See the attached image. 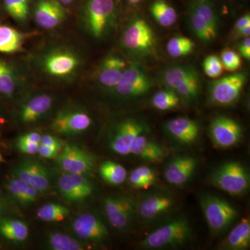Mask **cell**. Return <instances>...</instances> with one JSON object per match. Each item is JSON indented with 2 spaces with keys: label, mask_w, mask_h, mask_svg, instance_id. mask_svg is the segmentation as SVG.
I'll return each instance as SVG.
<instances>
[{
  "label": "cell",
  "mask_w": 250,
  "mask_h": 250,
  "mask_svg": "<svg viewBox=\"0 0 250 250\" xmlns=\"http://www.w3.org/2000/svg\"><path fill=\"white\" fill-rule=\"evenodd\" d=\"M62 4H69L72 2L73 0H59Z\"/></svg>",
  "instance_id": "c3c4849f"
},
{
  "label": "cell",
  "mask_w": 250,
  "mask_h": 250,
  "mask_svg": "<svg viewBox=\"0 0 250 250\" xmlns=\"http://www.w3.org/2000/svg\"><path fill=\"white\" fill-rule=\"evenodd\" d=\"M22 34L14 28L0 25V52L14 53L22 47Z\"/></svg>",
  "instance_id": "1f68e13d"
},
{
  "label": "cell",
  "mask_w": 250,
  "mask_h": 250,
  "mask_svg": "<svg viewBox=\"0 0 250 250\" xmlns=\"http://www.w3.org/2000/svg\"><path fill=\"white\" fill-rule=\"evenodd\" d=\"M122 42L126 50L136 55H152L156 52L155 34L143 18H136L126 26Z\"/></svg>",
  "instance_id": "8992f818"
},
{
  "label": "cell",
  "mask_w": 250,
  "mask_h": 250,
  "mask_svg": "<svg viewBox=\"0 0 250 250\" xmlns=\"http://www.w3.org/2000/svg\"><path fill=\"white\" fill-rule=\"evenodd\" d=\"M71 228L79 239L87 243H103L109 236L103 220L92 212H84L79 215L72 221Z\"/></svg>",
  "instance_id": "2e32d148"
},
{
  "label": "cell",
  "mask_w": 250,
  "mask_h": 250,
  "mask_svg": "<svg viewBox=\"0 0 250 250\" xmlns=\"http://www.w3.org/2000/svg\"><path fill=\"white\" fill-rule=\"evenodd\" d=\"M238 50L241 57L250 61V37H246L242 39L238 46Z\"/></svg>",
  "instance_id": "ee69618b"
},
{
  "label": "cell",
  "mask_w": 250,
  "mask_h": 250,
  "mask_svg": "<svg viewBox=\"0 0 250 250\" xmlns=\"http://www.w3.org/2000/svg\"><path fill=\"white\" fill-rule=\"evenodd\" d=\"M149 131L142 120L126 118L117 123L108 137V147L114 154L121 156L130 154V149L139 135Z\"/></svg>",
  "instance_id": "ba28073f"
},
{
  "label": "cell",
  "mask_w": 250,
  "mask_h": 250,
  "mask_svg": "<svg viewBox=\"0 0 250 250\" xmlns=\"http://www.w3.org/2000/svg\"><path fill=\"white\" fill-rule=\"evenodd\" d=\"M198 165V159L194 156H176L166 166L164 172V178L171 185L182 187L192 178Z\"/></svg>",
  "instance_id": "ac0fdd59"
},
{
  "label": "cell",
  "mask_w": 250,
  "mask_h": 250,
  "mask_svg": "<svg viewBox=\"0 0 250 250\" xmlns=\"http://www.w3.org/2000/svg\"><path fill=\"white\" fill-rule=\"evenodd\" d=\"M141 1H143V0H127L128 2L130 4H137L141 2Z\"/></svg>",
  "instance_id": "7dc6e473"
},
{
  "label": "cell",
  "mask_w": 250,
  "mask_h": 250,
  "mask_svg": "<svg viewBox=\"0 0 250 250\" xmlns=\"http://www.w3.org/2000/svg\"><path fill=\"white\" fill-rule=\"evenodd\" d=\"M2 205H3L2 197H1V190H0V211H1V208H2Z\"/></svg>",
  "instance_id": "f907efd6"
},
{
  "label": "cell",
  "mask_w": 250,
  "mask_h": 250,
  "mask_svg": "<svg viewBox=\"0 0 250 250\" xmlns=\"http://www.w3.org/2000/svg\"><path fill=\"white\" fill-rule=\"evenodd\" d=\"M16 78L7 62L0 59V95L12 97L16 90Z\"/></svg>",
  "instance_id": "8d00e7d4"
},
{
  "label": "cell",
  "mask_w": 250,
  "mask_h": 250,
  "mask_svg": "<svg viewBox=\"0 0 250 250\" xmlns=\"http://www.w3.org/2000/svg\"><path fill=\"white\" fill-rule=\"evenodd\" d=\"M177 205V200L168 192H153L137 200L136 210L141 220L152 223L173 211Z\"/></svg>",
  "instance_id": "7c38bea8"
},
{
  "label": "cell",
  "mask_w": 250,
  "mask_h": 250,
  "mask_svg": "<svg viewBox=\"0 0 250 250\" xmlns=\"http://www.w3.org/2000/svg\"><path fill=\"white\" fill-rule=\"evenodd\" d=\"M93 125V119L87 112L79 108L62 110L54 117L51 128L62 136H79L86 132Z\"/></svg>",
  "instance_id": "4fadbf2b"
},
{
  "label": "cell",
  "mask_w": 250,
  "mask_h": 250,
  "mask_svg": "<svg viewBox=\"0 0 250 250\" xmlns=\"http://www.w3.org/2000/svg\"><path fill=\"white\" fill-rule=\"evenodd\" d=\"M203 68L206 75L211 79H218L224 71L221 61L216 55H209L206 57L203 62Z\"/></svg>",
  "instance_id": "ab89813d"
},
{
  "label": "cell",
  "mask_w": 250,
  "mask_h": 250,
  "mask_svg": "<svg viewBox=\"0 0 250 250\" xmlns=\"http://www.w3.org/2000/svg\"><path fill=\"white\" fill-rule=\"evenodd\" d=\"M220 59L224 69L228 70V72H236L241 67V55L233 49L229 48L223 49Z\"/></svg>",
  "instance_id": "f35d334b"
},
{
  "label": "cell",
  "mask_w": 250,
  "mask_h": 250,
  "mask_svg": "<svg viewBox=\"0 0 250 250\" xmlns=\"http://www.w3.org/2000/svg\"><path fill=\"white\" fill-rule=\"evenodd\" d=\"M146 134L143 133L136 138L131 145L130 154L148 162H159L165 157V148L159 143L149 139Z\"/></svg>",
  "instance_id": "cb8c5ba5"
},
{
  "label": "cell",
  "mask_w": 250,
  "mask_h": 250,
  "mask_svg": "<svg viewBox=\"0 0 250 250\" xmlns=\"http://www.w3.org/2000/svg\"><path fill=\"white\" fill-rule=\"evenodd\" d=\"M116 18L114 0H87L85 19L90 34L95 38L104 35Z\"/></svg>",
  "instance_id": "30bf717a"
},
{
  "label": "cell",
  "mask_w": 250,
  "mask_h": 250,
  "mask_svg": "<svg viewBox=\"0 0 250 250\" xmlns=\"http://www.w3.org/2000/svg\"><path fill=\"white\" fill-rule=\"evenodd\" d=\"M40 144L43 145V146L59 147L61 149L62 147V144L61 140L50 134L42 135V139H41Z\"/></svg>",
  "instance_id": "f6af8a7d"
},
{
  "label": "cell",
  "mask_w": 250,
  "mask_h": 250,
  "mask_svg": "<svg viewBox=\"0 0 250 250\" xmlns=\"http://www.w3.org/2000/svg\"><path fill=\"white\" fill-rule=\"evenodd\" d=\"M41 139H42V135L40 133L32 131V132H28L21 135L18 138L17 141H26V142L39 143V144H40Z\"/></svg>",
  "instance_id": "bcb514c9"
},
{
  "label": "cell",
  "mask_w": 250,
  "mask_h": 250,
  "mask_svg": "<svg viewBox=\"0 0 250 250\" xmlns=\"http://www.w3.org/2000/svg\"><path fill=\"white\" fill-rule=\"evenodd\" d=\"M208 133L215 146L226 149L236 146L241 142L243 129L241 125L233 118L218 116L210 122Z\"/></svg>",
  "instance_id": "9a60e30c"
},
{
  "label": "cell",
  "mask_w": 250,
  "mask_h": 250,
  "mask_svg": "<svg viewBox=\"0 0 250 250\" xmlns=\"http://www.w3.org/2000/svg\"><path fill=\"white\" fill-rule=\"evenodd\" d=\"M70 213V210L65 206L51 202L41 206L36 214L41 221L59 223L63 221Z\"/></svg>",
  "instance_id": "836d02e7"
},
{
  "label": "cell",
  "mask_w": 250,
  "mask_h": 250,
  "mask_svg": "<svg viewBox=\"0 0 250 250\" xmlns=\"http://www.w3.org/2000/svg\"><path fill=\"white\" fill-rule=\"evenodd\" d=\"M207 182L229 195L240 196L249 190V170L238 161H228L218 166L208 175Z\"/></svg>",
  "instance_id": "3957f363"
},
{
  "label": "cell",
  "mask_w": 250,
  "mask_h": 250,
  "mask_svg": "<svg viewBox=\"0 0 250 250\" xmlns=\"http://www.w3.org/2000/svg\"><path fill=\"white\" fill-rule=\"evenodd\" d=\"M6 188L13 200L22 207L34 205L40 197V192L13 175L8 179Z\"/></svg>",
  "instance_id": "d4e9b609"
},
{
  "label": "cell",
  "mask_w": 250,
  "mask_h": 250,
  "mask_svg": "<svg viewBox=\"0 0 250 250\" xmlns=\"http://www.w3.org/2000/svg\"><path fill=\"white\" fill-rule=\"evenodd\" d=\"M180 102V98L177 93L166 87L154 94L152 99L153 107L159 111L173 109L179 106Z\"/></svg>",
  "instance_id": "d590c367"
},
{
  "label": "cell",
  "mask_w": 250,
  "mask_h": 250,
  "mask_svg": "<svg viewBox=\"0 0 250 250\" xmlns=\"http://www.w3.org/2000/svg\"><path fill=\"white\" fill-rule=\"evenodd\" d=\"M79 60L75 54L67 51H55L46 56L43 61L44 68L53 77H64L76 70Z\"/></svg>",
  "instance_id": "44dd1931"
},
{
  "label": "cell",
  "mask_w": 250,
  "mask_h": 250,
  "mask_svg": "<svg viewBox=\"0 0 250 250\" xmlns=\"http://www.w3.org/2000/svg\"><path fill=\"white\" fill-rule=\"evenodd\" d=\"M187 16L189 27L199 40L208 42L217 37L219 17L213 0H189Z\"/></svg>",
  "instance_id": "7a4b0ae2"
},
{
  "label": "cell",
  "mask_w": 250,
  "mask_h": 250,
  "mask_svg": "<svg viewBox=\"0 0 250 250\" xmlns=\"http://www.w3.org/2000/svg\"><path fill=\"white\" fill-rule=\"evenodd\" d=\"M126 62L116 54H110L99 67L98 80L103 86L113 90L119 82L125 69Z\"/></svg>",
  "instance_id": "603a6c76"
},
{
  "label": "cell",
  "mask_w": 250,
  "mask_h": 250,
  "mask_svg": "<svg viewBox=\"0 0 250 250\" xmlns=\"http://www.w3.org/2000/svg\"><path fill=\"white\" fill-rule=\"evenodd\" d=\"M40 144L39 143L26 142V141H17L16 147L20 152L27 155L33 156L39 152Z\"/></svg>",
  "instance_id": "60d3db41"
},
{
  "label": "cell",
  "mask_w": 250,
  "mask_h": 250,
  "mask_svg": "<svg viewBox=\"0 0 250 250\" xmlns=\"http://www.w3.org/2000/svg\"><path fill=\"white\" fill-rule=\"evenodd\" d=\"M4 4L6 11L16 21L23 22L27 19L29 0H4Z\"/></svg>",
  "instance_id": "74e56055"
},
{
  "label": "cell",
  "mask_w": 250,
  "mask_h": 250,
  "mask_svg": "<svg viewBox=\"0 0 250 250\" xmlns=\"http://www.w3.org/2000/svg\"><path fill=\"white\" fill-rule=\"evenodd\" d=\"M166 133L174 141L182 145H192L200 136V126L196 121L179 117L166 122Z\"/></svg>",
  "instance_id": "ffe728a7"
},
{
  "label": "cell",
  "mask_w": 250,
  "mask_h": 250,
  "mask_svg": "<svg viewBox=\"0 0 250 250\" xmlns=\"http://www.w3.org/2000/svg\"><path fill=\"white\" fill-rule=\"evenodd\" d=\"M56 159L59 168L67 173L88 176L95 167L93 154L75 144L64 145Z\"/></svg>",
  "instance_id": "8fae6325"
},
{
  "label": "cell",
  "mask_w": 250,
  "mask_h": 250,
  "mask_svg": "<svg viewBox=\"0 0 250 250\" xmlns=\"http://www.w3.org/2000/svg\"><path fill=\"white\" fill-rule=\"evenodd\" d=\"M152 80L146 69L139 64L126 66L113 90L122 100H132L148 93L152 88Z\"/></svg>",
  "instance_id": "52a82bcc"
},
{
  "label": "cell",
  "mask_w": 250,
  "mask_h": 250,
  "mask_svg": "<svg viewBox=\"0 0 250 250\" xmlns=\"http://www.w3.org/2000/svg\"><path fill=\"white\" fill-rule=\"evenodd\" d=\"M193 41L186 36H177L171 38L167 42L166 49L171 57L174 59L187 57L193 52L195 48Z\"/></svg>",
  "instance_id": "e575fe53"
},
{
  "label": "cell",
  "mask_w": 250,
  "mask_h": 250,
  "mask_svg": "<svg viewBox=\"0 0 250 250\" xmlns=\"http://www.w3.org/2000/svg\"><path fill=\"white\" fill-rule=\"evenodd\" d=\"M0 234L8 241L23 243L29 238V229L27 224L20 219H0Z\"/></svg>",
  "instance_id": "4316f807"
},
{
  "label": "cell",
  "mask_w": 250,
  "mask_h": 250,
  "mask_svg": "<svg viewBox=\"0 0 250 250\" xmlns=\"http://www.w3.org/2000/svg\"><path fill=\"white\" fill-rule=\"evenodd\" d=\"M127 178L130 186L135 189H147L157 181L155 171L146 166L135 168Z\"/></svg>",
  "instance_id": "d6a6232c"
},
{
  "label": "cell",
  "mask_w": 250,
  "mask_h": 250,
  "mask_svg": "<svg viewBox=\"0 0 250 250\" xmlns=\"http://www.w3.org/2000/svg\"><path fill=\"white\" fill-rule=\"evenodd\" d=\"M5 162L4 156L2 155L1 150V145H0V164Z\"/></svg>",
  "instance_id": "681fc988"
},
{
  "label": "cell",
  "mask_w": 250,
  "mask_h": 250,
  "mask_svg": "<svg viewBox=\"0 0 250 250\" xmlns=\"http://www.w3.org/2000/svg\"><path fill=\"white\" fill-rule=\"evenodd\" d=\"M248 25H250V14H246L237 20L234 26H233L232 31H231V37H234L238 33H239L240 31L243 30L244 28Z\"/></svg>",
  "instance_id": "7bdbcfd3"
},
{
  "label": "cell",
  "mask_w": 250,
  "mask_h": 250,
  "mask_svg": "<svg viewBox=\"0 0 250 250\" xmlns=\"http://www.w3.org/2000/svg\"><path fill=\"white\" fill-rule=\"evenodd\" d=\"M57 188L61 195L70 202L85 201L94 192L93 182L88 176L67 172L59 177Z\"/></svg>",
  "instance_id": "e0dca14e"
},
{
  "label": "cell",
  "mask_w": 250,
  "mask_h": 250,
  "mask_svg": "<svg viewBox=\"0 0 250 250\" xmlns=\"http://www.w3.org/2000/svg\"><path fill=\"white\" fill-rule=\"evenodd\" d=\"M62 149L59 147H52V146H43V145L40 144L38 154L46 159H56L58 156Z\"/></svg>",
  "instance_id": "b9f144b4"
},
{
  "label": "cell",
  "mask_w": 250,
  "mask_h": 250,
  "mask_svg": "<svg viewBox=\"0 0 250 250\" xmlns=\"http://www.w3.org/2000/svg\"><path fill=\"white\" fill-rule=\"evenodd\" d=\"M137 200L124 194H115L105 197L103 202L104 214L111 226L118 231L129 230L137 214Z\"/></svg>",
  "instance_id": "5b68a950"
},
{
  "label": "cell",
  "mask_w": 250,
  "mask_h": 250,
  "mask_svg": "<svg viewBox=\"0 0 250 250\" xmlns=\"http://www.w3.org/2000/svg\"><path fill=\"white\" fill-rule=\"evenodd\" d=\"M46 248L51 250H84L89 248L88 243L61 232L49 233L46 239Z\"/></svg>",
  "instance_id": "f1b7e54d"
},
{
  "label": "cell",
  "mask_w": 250,
  "mask_h": 250,
  "mask_svg": "<svg viewBox=\"0 0 250 250\" xmlns=\"http://www.w3.org/2000/svg\"><path fill=\"white\" fill-rule=\"evenodd\" d=\"M34 16L39 26L44 29H52L65 19L66 11L59 0H39Z\"/></svg>",
  "instance_id": "d6986e66"
},
{
  "label": "cell",
  "mask_w": 250,
  "mask_h": 250,
  "mask_svg": "<svg viewBox=\"0 0 250 250\" xmlns=\"http://www.w3.org/2000/svg\"><path fill=\"white\" fill-rule=\"evenodd\" d=\"M200 205L207 225L213 235L225 232L238 218L236 208L230 202L215 195H202Z\"/></svg>",
  "instance_id": "277c9868"
},
{
  "label": "cell",
  "mask_w": 250,
  "mask_h": 250,
  "mask_svg": "<svg viewBox=\"0 0 250 250\" xmlns=\"http://www.w3.org/2000/svg\"><path fill=\"white\" fill-rule=\"evenodd\" d=\"M191 225L187 217L177 215L153 230L141 241L142 250H164L187 245L192 240Z\"/></svg>",
  "instance_id": "6da1fadb"
},
{
  "label": "cell",
  "mask_w": 250,
  "mask_h": 250,
  "mask_svg": "<svg viewBox=\"0 0 250 250\" xmlns=\"http://www.w3.org/2000/svg\"><path fill=\"white\" fill-rule=\"evenodd\" d=\"M149 11L156 22L162 27H172L177 22V11L166 0H154L149 6Z\"/></svg>",
  "instance_id": "f546056e"
},
{
  "label": "cell",
  "mask_w": 250,
  "mask_h": 250,
  "mask_svg": "<svg viewBox=\"0 0 250 250\" xmlns=\"http://www.w3.org/2000/svg\"><path fill=\"white\" fill-rule=\"evenodd\" d=\"M12 175L21 179L41 193H45L52 187V174L41 161L35 159H24L14 167Z\"/></svg>",
  "instance_id": "5bb4252c"
},
{
  "label": "cell",
  "mask_w": 250,
  "mask_h": 250,
  "mask_svg": "<svg viewBox=\"0 0 250 250\" xmlns=\"http://www.w3.org/2000/svg\"><path fill=\"white\" fill-rule=\"evenodd\" d=\"M53 103L52 97L47 94L33 97L27 100L20 110V121L24 125H30L39 121L48 113Z\"/></svg>",
  "instance_id": "7402d4cb"
},
{
  "label": "cell",
  "mask_w": 250,
  "mask_h": 250,
  "mask_svg": "<svg viewBox=\"0 0 250 250\" xmlns=\"http://www.w3.org/2000/svg\"><path fill=\"white\" fill-rule=\"evenodd\" d=\"M99 173L106 183L113 186L121 185L127 179V171L124 166L113 161H104L99 167Z\"/></svg>",
  "instance_id": "4dcf8cb0"
},
{
  "label": "cell",
  "mask_w": 250,
  "mask_h": 250,
  "mask_svg": "<svg viewBox=\"0 0 250 250\" xmlns=\"http://www.w3.org/2000/svg\"><path fill=\"white\" fill-rule=\"evenodd\" d=\"M198 72L192 65H174L163 74L162 80L166 88L174 90L184 84L190 77Z\"/></svg>",
  "instance_id": "83f0119b"
},
{
  "label": "cell",
  "mask_w": 250,
  "mask_h": 250,
  "mask_svg": "<svg viewBox=\"0 0 250 250\" xmlns=\"http://www.w3.org/2000/svg\"><path fill=\"white\" fill-rule=\"evenodd\" d=\"M247 82L246 73L233 72L210 82L208 98L216 106H231L238 101Z\"/></svg>",
  "instance_id": "9c48e42d"
},
{
  "label": "cell",
  "mask_w": 250,
  "mask_h": 250,
  "mask_svg": "<svg viewBox=\"0 0 250 250\" xmlns=\"http://www.w3.org/2000/svg\"><path fill=\"white\" fill-rule=\"evenodd\" d=\"M250 246V220L248 218H243L229 233L220 248L228 250H248Z\"/></svg>",
  "instance_id": "484cf974"
}]
</instances>
